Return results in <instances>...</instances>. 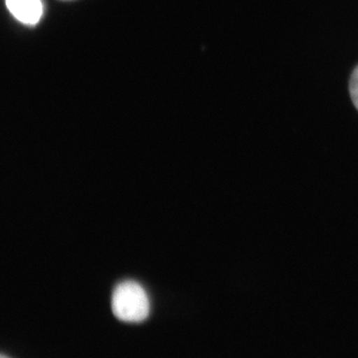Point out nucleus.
Here are the masks:
<instances>
[{"instance_id": "nucleus-1", "label": "nucleus", "mask_w": 358, "mask_h": 358, "mask_svg": "<svg viewBox=\"0 0 358 358\" xmlns=\"http://www.w3.org/2000/svg\"><path fill=\"white\" fill-rule=\"evenodd\" d=\"M112 310L117 319L126 322H143L150 312L147 292L138 282L124 281L115 287Z\"/></svg>"}, {"instance_id": "nucleus-2", "label": "nucleus", "mask_w": 358, "mask_h": 358, "mask_svg": "<svg viewBox=\"0 0 358 358\" xmlns=\"http://www.w3.org/2000/svg\"><path fill=\"white\" fill-rule=\"evenodd\" d=\"M9 13L20 22L26 25H35L43 15L41 0H6Z\"/></svg>"}, {"instance_id": "nucleus-3", "label": "nucleus", "mask_w": 358, "mask_h": 358, "mask_svg": "<svg viewBox=\"0 0 358 358\" xmlns=\"http://www.w3.org/2000/svg\"><path fill=\"white\" fill-rule=\"evenodd\" d=\"M350 93L353 103L358 110V66L353 71L350 82Z\"/></svg>"}, {"instance_id": "nucleus-4", "label": "nucleus", "mask_w": 358, "mask_h": 358, "mask_svg": "<svg viewBox=\"0 0 358 358\" xmlns=\"http://www.w3.org/2000/svg\"><path fill=\"white\" fill-rule=\"evenodd\" d=\"M0 358H8V357H4V355H0Z\"/></svg>"}]
</instances>
